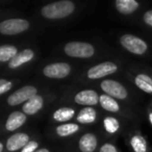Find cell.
<instances>
[{
    "label": "cell",
    "mask_w": 152,
    "mask_h": 152,
    "mask_svg": "<svg viewBox=\"0 0 152 152\" xmlns=\"http://www.w3.org/2000/svg\"><path fill=\"white\" fill-rule=\"evenodd\" d=\"M104 128L107 132L110 133H115L119 129V121L116 118H113V117H106L103 121Z\"/></svg>",
    "instance_id": "23"
},
{
    "label": "cell",
    "mask_w": 152,
    "mask_h": 152,
    "mask_svg": "<svg viewBox=\"0 0 152 152\" xmlns=\"http://www.w3.org/2000/svg\"><path fill=\"white\" fill-rule=\"evenodd\" d=\"M99 152H118V150H117V148L115 147L113 144L106 143V144H104L101 148H100Z\"/></svg>",
    "instance_id": "26"
},
{
    "label": "cell",
    "mask_w": 152,
    "mask_h": 152,
    "mask_svg": "<svg viewBox=\"0 0 152 152\" xmlns=\"http://www.w3.org/2000/svg\"><path fill=\"white\" fill-rule=\"evenodd\" d=\"M134 83L140 90L145 93H152V78L146 74H137L134 78Z\"/></svg>",
    "instance_id": "18"
},
{
    "label": "cell",
    "mask_w": 152,
    "mask_h": 152,
    "mask_svg": "<svg viewBox=\"0 0 152 152\" xmlns=\"http://www.w3.org/2000/svg\"><path fill=\"white\" fill-rule=\"evenodd\" d=\"M12 83L9 80H5V79H1L0 80V94H4L7 91L12 89Z\"/></svg>",
    "instance_id": "25"
},
{
    "label": "cell",
    "mask_w": 152,
    "mask_h": 152,
    "mask_svg": "<svg viewBox=\"0 0 152 152\" xmlns=\"http://www.w3.org/2000/svg\"><path fill=\"white\" fill-rule=\"evenodd\" d=\"M43 104H44V99H43L42 96L36 95L34 97H32L31 99L24 103L22 110H23V113L25 115H29V116L30 115H36L43 107Z\"/></svg>",
    "instance_id": "13"
},
{
    "label": "cell",
    "mask_w": 152,
    "mask_h": 152,
    "mask_svg": "<svg viewBox=\"0 0 152 152\" xmlns=\"http://www.w3.org/2000/svg\"><path fill=\"white\" fill-rule=\"evenodd\" d=\"M117 70H118V67L116 64L112 61H103V63L90 68L88 71V77L90 79H99L110 74H114L115 72H117Z\"/></svg>",
    "instance_id": "7"
},
{
    "label": "cell",
    "mask_w": 152,
    "mask_h": 152,
    "mask_svg": "<svg viewBox=\"0 0 152 152\" xmlns=\"http://www.w3.org/2000/svg\"><path fill=\"white\" fill-rule=\"evenodd\" d=\"M120 43L123 46V48H125L127 51L137 55L144 54L148 49V46L145 41L133 36V34H127L122 36L120 39Z\"/></svg>",
    "instance_id": "3"
},
{
    "label": "cell",
    "mask_w": 152,
    "mask_h": 152,
    "mask_svg": "<svg viewBox=\"0 0 152 152\" xmlns=\"http://www.w3.org/2000/svg\"><path fill=\"white\" fill-rule=\"evenodd\" d=\"M38 90L32 86H25L21 89L15 91L13 94L9 96L7 98V104L12 106L19 105L21 103H25L28 100H30L32 97L38 95Z\"/></svg>",
    "instance_id": "5"
},
{
    "label": "cell",
    "mask_w": 152,
    "mask_h": 152,
    "mask_svg": "<svg viewBox=\"0 0 152 152\" xmlns=\"http://www.w3.org/2000/svg\"><path fill=\"white\" fill-rule=\"evenodd\" d=\"M99 102H100V105L102 106V108H104L107 112L118 113L119 110H120V106H119V103L117 102V100L115 98L110 97V96L106 95V94L100 95Z\"/></svg>",
    "instance_id": "16"
},
{
    "label": "cell",
    "mask_w": 152,
    "mask_h": 152,
    "mask_svg": "<svg viewBox=\"0 0 152 152\" xmlns=\"http://www.w3.org/2000/svg\"><path fill=\"white\" fill-rule=\"evenodd\" d=\"M2 150H3V144L1 143L0 144V152H2Z\"/></svg>",
    "instance_id": "30"
},
{
    "label": "cell",
    "mask_w": 152,
    "mask_h": 152,
    "mask_svg": "<svg viewBox=\"0 0 152 152\" xmlns=\"http://www.w3.org/2000/svg\"><path fill=\"white\" fill-rule=\"evenodd\" d=\"M36 152H50L48 149H46V148H42V149H38Z\"/></svg>",
    "instance_id": "28"
},
{
    "label": "cell",
    "mask_w": 152,
    "mask_h": 152,
    "mask_svg": "<svg viewBox=\"0 0 152 152\" xmlns=\"http://www.w3.org/2000/svg\"><path fill=\"white\" fill-rule=\"evenodd\" d=\"M115 5H116L117 11L123 15L132 14L140 7L139 2H137L135 0H117Z\"/></svg>",
    "instance_id": "15"
},
{
    "label": "cell",
    "mask_w": 152,
    "mask_h": 152,
    "mask_svg": "<svg viewBox=\"0 0 152 152\" xmlns=\"http://www.w3.org/2000/svg\"><path fill=\"white\" fill-rule=\"evenodd\" d=\"M74 100L79 105H87V107H91L99 102V96L94 90H83L76 94Z\"/></svg>",
    "instance_id": "9"
},
{
    "label": "cell",
    "mask_w": 152,
    "mask_h": 152,
    "mask_svg": "<svg viewBox=\"0 0 152 152\" xmlns=\"http://www.w3.org/2000/svg\"><path fill=\"white\" fill-rule=\"evenodd\" d=\"M96 118H97V114L96 110L92 107H85L78 113L76 119L79 123L81 124H91V123L95 122Z\"/></svg>",
    "instance_id": "17"
},
{
    "label": "cell",
    "mask_w": 152,
    "mask_h": 152,
    "mask_svg": "<svg viewBox=\"0 0 152 152\" xmlns=\"http://www.w3.org/2000/svg\"><path fill=\"white\" fill-rule=\"evenodd\" d=\"M26 121V115L22 112H14L7 118L5 122V129L7 131H14L21 127Z\"/></svg>",
    "instance_id": "11"
},
{
    "label": "cell",
    "mask_w": 152,
    "mask_h": 152,
    "mask_svg": "<svg viewBox=\"0 0 152 152\" xmlns=\"http://www.w3.org/2000/svg\"><path fill=\"white\" fill-rule=\"evenodd\" d=\"M34 57V52L31 49H24L21 52H19L11 61L9 63V67L12 69L19 68L20 66L30 61Z\"/></svg>",
    "instance_id": "12"
},
{
    "label": "cell",
    "mask_w": 152,
    "mask_h": 152,
    "mask_svg": "<svg viewBox=\"0 0 152 152\" xmlns=\"http://www.w3.org/2000/svg\"><path fill=\"white\" fill-rule=\"evenodd\" d=\"M75 115L73 108L71 107H61L53 113V119L57 122H67L71 120Z\"/></svg>",
    "instance_id": "20"
},
{
    "label": "cell",
    "mask_w": 152,
    "mask_h": 152,
    "mask_svg": "<svg viewBox=\"0 0 152 152\" xmlns=\"http://www.w3.org/2000/svg\"><path fill=\"white\" fill-rule=\"evenodd\" d=\"M130 145L134 152H147V142L142 135H133L130 140Z\"/></svg>",
    "instance_id": "21"
},
{
    "label": "cell",
    "mask_w": 152,
    "mask_h": 152,
    "mask_svg": "<svg viewBox=\"0 0 152 152\" xmlns=\"http://www.w3.org/2000/svg\"><path fill=\"white\" fill-rule=\"evenodd\" d=\"M71 72V67L67 63H54L47 65L43 70V73L48 78L61 79L67 77Z\"/></svg>",
    "instance_id": "6"
},
{
    "label": "cell",
    "mask_w": 152,
    "mask_h": 152,
    "mask_svg": "<svg viewBox=\"0 0 152 152\" xmlns=\"http://www.w3.org/2000/svg\"><path fill=\"white\" fill-rule=\"evenodd\" d=\"M29 137L24 132H18L10 137L7 141V148L9 151L15 152L17 150L23 149L29 143Z\"/></svg>",
    "instance_id": "10"
},
{
    "label": "cell",
    "mask_w": 152,
    "mask_h": 152,
    "mask_svg": "<svg viewBox=\"0 0 152 152\" xmlns=\"http://www.w3.org/2000/svg\"><path fill=\"white\" fill-rule=\"evenodd\" d=\"M101 89L106 95L110 96V97L115 98V99H120L123 100L127 97V91L120 83L116 80H112V79H107V80H103L101 83Z\"/></svg>",
    "instance_id": "8"
},
{
    "label": "cell",
    "mask_w": 152,
    "mask_h": 152,
    "mask_svg": "<svg viewBox=\"0 0 152 152\" xmlns=\"http://www.w3.org/2000/svg\"><path fill=\"white\" fill-rule=\"evenodd\" d=\"M78 145L81 152H94L97 147V137L93 133H86L79 139Z\"/></svg>",
    "instance_id": "14"
},
{
    "label": "cell",
    "mask_w": 152,
    "mask_h": 152,
    "mask_svg": "<svg viewBox=\"0 0 152 152\" xmlns=\"http://www.w3.org/2000/svg\"><path fill=\"white\" fill-rule=\"evenodd\" d=\"M64 50L68 56L78 58H89L95 53V48L86 42H70L65 45Z\"/></svg>",
    "instance_id": "2"
},
{
    "label": "cell",
    "mask_w": 152,
    "mask_h": 152,
    "mask_svg": "<svg viewBox=\"0 0 152 152\" xmlns=\"http://www.w3.org/2000/svg\"><path fill=\"white\" fill-rule=\"evenodd\" d=\"M149 121H150V123H151V125H152V113H150V114H149Z\"/></svg>",
    "instance_id": "29"
},
{
    "label": "cell",
    "mask_w": 152,
    "mask_h": 152,
    "mask_svg": "<svg viewBox=\"0 0 152 152\" xmlns=\"http://www.w3.org/2000/svg\"><path fill=\"white\" fill-rule=\"evenodd\" d=\"M39 149V144L36 141H30L23 149L21 150V152H36Z\"/></svg>",
    "instance_id": "24"
},
{
    "label": "cell",
    "mask_w": 152,
    "mask_h": 152,
    "mask_svg": "<svg viewBox=\"0 0 152 152\" xmlns=\"http://www.w3.org/2000/svg\"><path fill=\"white\" fill-rule=\"evenodd\" d=\"M18 53L19 52H18L17 47L13 46V45H2L0 47V61H2V63L9 61L10 63Z\"/></svg>",
    "instance_id": "19"
},
{
    "label": "cell",
    "mask_w": 152,
    "mask_h": 152,
    "mask_svg": "<svg viewBox=\"0 0 152 152\" xmlns=\"http://www.w3.org/2000/svg\"><path fill=\"white\" fill-rule=\"evenodd\" d=\"M144 21L147 25L151 26L152 27V10L151 11H148L144 14Z\"/></svg>",
    "instance_id": "27"
},
{
    "label": "cell",
    "mask_w": 152,
    "mask_h": 152,
    "mask_svg": "<svg viewBox=\"0 0 152 152\" xmlns=\"http://www.w3.org/2000/svg\"><path fill=\"white\" fill-rule=\"evenodd\" d=\"M29 28V22L24 19H7L0 23V32L5 36H13L25 31Z\"/></svg>",
    "instance_id": "4"
},
{
    "label": "cell",
    "mask_w": 152,
    "mask_h": 152,
    "mask_svg": "<svg viewBox=\"0 0 152 152\" xmlns=\"http://www.w3.org/2000/svg\"><path fill=\"white\" fill-rule=\"evenodd\" d=\"M75 10V5L69 0H61L45 5L42 9L43 17L50 20L63 19L70 16Z\"/></svg>",
    "instance_id": "1"
},
{
    "label": "cell",
    "mask_w": 152,
    "mask_h": 152,
    "mask_svg": "<svg viewBox=\"0 0 152 152\" xmlns=\"http://www.w3.org/2000/svg\"><path fill=\"white\" fill-rule=\"evenodd\" d=\"M79 126L77 124H74V123H67V124L59 125L56 127V133L59 137H68V135H71L73 133H75L76 131H78Z\"/></svg>",
    "instance_id": "22"
}]
</instances>
